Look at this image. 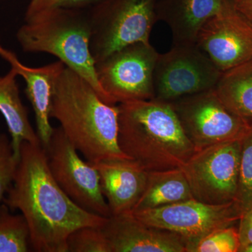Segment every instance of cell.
<instances>
[{
    "label": "cell",
    "mask_w": 252,
    "mask_h": 252,
    "mask_svg": "<svg viewBox=\"0 0 252 252\" xmlns=\"http://www.w3.org/2000/svg\"><path fill=\"white\" fill-rule=\"evenodd\" d=\"M222 73L196 44L173 45L158 58L154 79L155 98L172 102L212 90Z\"/></svg>",
    "instance_id": "30bf717a"
},
{
    "label": "cell",
    "mask_w": 252,
    "mask_h": 252,
    "mask_svg": "<svg viewBox=\"0 0 252 252\" xmlns=\"http://www.w3.org/2000/svg\"><path fill=\"white\" fill-rule=\"evenodd\" d=\"M14 69L0 77V112L4 117L10 135L15 158L19 160L23 142H41L30 122L26 107L23 105Z\"/></svg>",
    "instance_id": "e0dca14e"
},
{
    "label": "cell",
    "mask_w": 252,
    "mask_h": 252,
    "mask_svg": "<svg viewBox=\"0 0 252 252\" xmlns=\"http://www.w3.org/2000/svg\"><path fill=\"white\" fill-rule=\"evenodd\" d=\"M238 230L240 247L252 245V207L242 215Z\"/></svg>",
    "instance_id": "484cf974"
},
{
    "label": "cell",
    "mask_w": 252,
    "mask_h": 252,
    "mask_svg": "<svg viewBox=\"0 0 252 252\" xmlns=\"http://www.w3.org/2000/svg\"><path fill=\"white\" fill-rule=\"evenodd\" d=\"M158 0H102L88 10L95 63L126 46L149 42Z\"/></svg>",
    "instance_id": "5b68a950"
},
{
    "label": "cell",
    "mask_w": 252,
    "mask_h": 252,
    "mask_svg": "<svg viewBox=\"0 0 252 252\" xmlns=\"http://www.w3.org/2000/svg\"><path fill=\"white\" fill-rule=\"evenodd\" d=\"M196 44L224 72L252 59V23L228 0L204 23Z\"/></svg>",
    "instance_id": "7c38bea8"
},
{
    "label": "cell",
    "mask_w": 252,
    "mask_h": 252,
    "mask_svg": "<svg viewBox=\"0 0 252 252\" xmlns=\"http://www.w3.org/2000/svg\"><path fill=\"white\" fill-rule=\"evenodd\" d=\"M100 228L111 252H187L180 235L147 224L132 212L107 217Z\"/></svg>",
    "instance_id": "4fadbf2b"
},
{
    "label": "cell",
    "mask_w": 252,
    "mask_h": 252,
    "mask_svg": "<svg viewBox=\"0 0 252 252\" xmlns=\"http://www.w3.org/2000/svg\"><path fill=\"white\" fill-rule=\"evenodd\" d=\"M235 7L252 23V0H233Z\"/></svg>",
    "instance_id": "4316f807"
},
{
    "label": "cell",
    "mask_w": 252,
    "mask_h": 252,
    "mask_svg": "<svg viewBox=\"0 0 252 252\" xmlns=\"http://www.w3.org/2000/svg\"><path fill=\"white\" fill-rule=\"evenodd\" d=\"M0 56L6 60L11 64V69L24 79L26 94L35 115L36 133L43 147H45L54 128L51 125L50 119L55 86L65 65L58 61L43 67H28L20 62L12 51L5 49L1 44Z\"/></svg>",
    "instance_id": "9a60e30c"
},
{
    "label": "cell",
    "mask_w": 252,
    "mask_h": 252,
    "mask_svg": "<svg viewBox=\"0 0 252 252\" xmlns=\"http://www.w3.org/2000/svg\"><path fill=\"white\" fill-rule=\"evenodd\" d=\"M18 160L15 158L11 141L5 134L0 135V203L12 185Z\"/></svg>",
    "instance_id": "cb8c5ba5"
},
{
    "label": "cell",
    "mask_w": 252,
    "mask_h": 252,
    "mask_svg": "<svg viewBox=\"0 0 252 252\" xmlns=\"http://www.w3.org/2000/svg\"><path fill=\"white\" fill-rule=\"evenodd\" d=\"M170 103L195 151L223 142L243 140L252 130V119L232 112L215 89Z\"/></svg>",
    "instance_id": "8992f818"
},
{
    "label": "cell",
    "mask_w": 252,
    "mask_h": 252,
    "mask_svg": "<svg viewBox=\"0 0 252 252\" xmlns=\"http://www.w3.org/2000/svg\"><path fill=\"white\" fill-rule=\"evenodd\" d=\"M240 245L238 228L231 225L212 232L187 248V252H238Z\"/></svg>",
    "instance_id": "7402d4cb"
},
{
    "label": "cell",
    "mask_w": 252,
    "mask_h": 252,
    "mask_svg": "<svg viewBox=\"0 0 252 252\" xmlns=\"http://www.w3.org/2000/svg\"><path fill=\"white\" fill-rule=\"evenodd\" d=\"M32 250L31 235L23 215H13L9 207L0 205V252H27Z\"/></svg>",
    "instance_id": "ffe728a7"
},
{
    "label": "cell",
    "mask_w": 252,
    "mask_h": 252,
    "mask_svg": "<svg viewBox=\"0 0 252 252\" xmlns=\"http://www.w3.org/2000/svg\"><path fill=\"white\" fill-rule=\"evenodd\" d=\"M242 140L215 144L195 153L181 168L193 198L210 205L235 201Z\"/></svg>",
    "instance_id": "ba28073f"
},
{
    "label": "cell",
    "mask_w": 252,
    "mask_h": 252,
    "mask_svg": "<svg viewBox=\"0 0 252 252\" xmlns=\"http://www.w3.org/2000/svg\"><path fill=\"white\" fill-rule=\"evenodd\" d=\"M88 10H53L25 18L17 39L25 52L56 56L91 84L104 102L111 104L97 79L91 51V23Z\"/></svg>",
    "instance_id": "277c9868"
},
{
    "label": "cell",
    "mask_w": 252,
    "mask_h": 252,
    "mask_svg": "<svg viewBox=\"0 0 252 252\" xmlns=\"http://www.w3.org/2000/svg\"><path fill=\"white\" fill-rule=\"evenodd\" d=\"M111 215L132 212L143 194L149 172L132 158L104 159L92 163Z\"/></svg>",
    "instance_id": "5bb4252c"
},
{
    "label": "cell",
    "mask_w": 252,
    "mask_h": 252,
    "mask_svg": "<svg viewBox=\"0 0 252 252\" xmlns=\"http://www.w3.org/2000/svg\"><path fill=\"white\" fill-rule=\"evenodd\" d=\"M48 165L58 185L78 206L99 216H111L101 190L99 174L91 162L84 160L61 127H54L44 147Z\"/></svg>",
    "instance_id": "9c48e42d"
},
{
    "label": "cell",
    "mask_w": 252,
    "mask_h": 252,
    "mask_svg": "<svg viewBox=\"0 0 252 252\" xmlns=\"http://www.w3.org/2000/svg\"><path fill=\"white\" fill-rule=\"evenodd\" d=\"M190 199H194L193 195L181 167L149 172L147 187L132 212L158 208Z\"/></svg>",
    "instance_id": "ac0fdd59"
},
{
    "label": "cell",
    "mask_w": 252,
    "mask_h": 252,
    "mask_svg": "<svg viewBox=\"0 0 252 252\" xmlns=\"http://www.w3.org/2000/svg\"><path fill=\"white\" fill-rule=\"evenodd\" d=\"M215 89L232 112L252 119V59L222 73Z\"/></svg>",
    "instance_id": "d6986e66"
},
{
    "label": "cell",
    "mask_w": 252,
    "mask_h": 252,
    "mask_svg": "<svg viewBox=\"0 0 252 252\" xmlns=\"http://www.w3.org/2000/svg\"><path fill=\"white\" fill-rule=\"evenodd\" d=\"M158 56L150 42H137L95 63L99 85L111 104L155 98L154 71Z\"/></svg>",
    "instance_id": "52a82bcc"
},
{
    "label": "cell",
    "mask_w": 252,
    "mask_h": 252,
    "mask_svg": "<svg viewBox=\"0 0 252 252\" xmlns=\"http://www.w3.org/2000/svg\"><path fill=\"white\" fill-rule=\"evenodd\" d=\"M102 0H30L25 18L57 9H91Z\"/></svg>",
    "instance_id": "d4e9b609"
},
{
    "label": "cell",
    "mask_w": 252,
    "mask_h": 252,
    "mask_svg": "<svg viewBox=\"0 0 252 252\" xmlns=\"http://www.w3.org/2000/svg\"><path fill=\"white\" fill-rule=\"evenodd\" d=\"M228 0H158V21L166 23L173 45L196 44L200 28Z\"/></svg>",
    "instance_id": "2e32d148"
},
{
    "label": "cell",
    "mask_w": 252,
    "mask_h": 252,
    "mask_svg": "<svg viewBox=\"0 0 252 252\" xmlns=\"http://www.w3.org/2000/svg\"><path fill=\"white\" fill-rule=\"evenodd\" d=\"M235 201L242 213L252 207V130L242 140L238 190Z\"/></svg>",
    "instance_id": "44dd1931"
},
{
    "label": "cell",
    "mask_w": 252,
    "mask_h": 252,
    "mask_svg": "<svg viewBox=\"0 0 252 252\" xmlns=\"http://www.w3.org/2000/svg\"><path fill=\"white\" fill-rule=\"evenodd\" d=\"M67 252H111L100 226L79 228L69 235Z\"/></svg>",
    "instance_id": "603a6c76"
},
{
    "label": "cell",
    "mask_w": 252,
    "mask_h": 252,
    "mask_svg": "<svg viewBox=\"0 0 252 252\" xmlns=\"http://www.w3.org/2000/svg\"><path fill=\"white\" fill-rule=\"evenodd\" d=\"M118 107L119 147L147 171L182 167L195 153L170 102L154 98Z\"/></svg>",
    "instance_id": "3957f363"
},
{
    "label": "cell",
    "mask_w": 252,
    "mask_h": 252,
    "mask_svg": "<svg viewBox=\"0 0 252 252\" xmlns=\"http://www.w3.org/2000/svg\"><path fill=\"white\" fill-rule=\"evenodd\" d=\"M51 118L91 163L130 158L119 147L118 104L104 102L91 84L66 66L56 81Z\"/></svg>",
    "instance_id": "7a4b0ae2"
},
{
    "label": "cell",
    "mask_w": 252,
    "mask_h": 252,
    "mask_svg": "<svg viewBox=\"0 0 252 252\" xmlns=\"http://www.w3.org/2000/svg\"><path fill=\"white\" fill-rule=\"evenodd\" d=\"M132 213L147 224L180 235L186 249L215 230L234 225L243 215L235 200L210 205L195 199Z\"/></svg>",
    "instance_id": "8fae6325"
},
{
    "label": "cell",
    "mask_w": 252,
    "mask_h": 252,
    "mask_svg": "<svg viewBox=\"0 0 252 252\" xmlns=\"http://www.w3.org/2000/svg\"><path fill=\"white\" fill-rule=\"evenodd\" d=\"M238 252H252V245L240 247Z\"/></svg>",
    "instance_id": "83f0119b"
},
{
    "label": "cell",
    "mask_w": 252,
    "mask_h": 252,
    "mask_svg": "<svg viewBox=\"0 0 252 252\" xmlns=\"http://www.w3.org/2000/svg\"><path fill=\"white\" fill-rule=\"evenodd\" d=\"M3 203L18 210L26 219L32 250L67 252L73 232L86 226H100L107 217L86 211L64 193L54 180L41 142L21 144L14 181Z\"/></svg>",
    "instance_id": "6da1fadb"
}]
</instances>
